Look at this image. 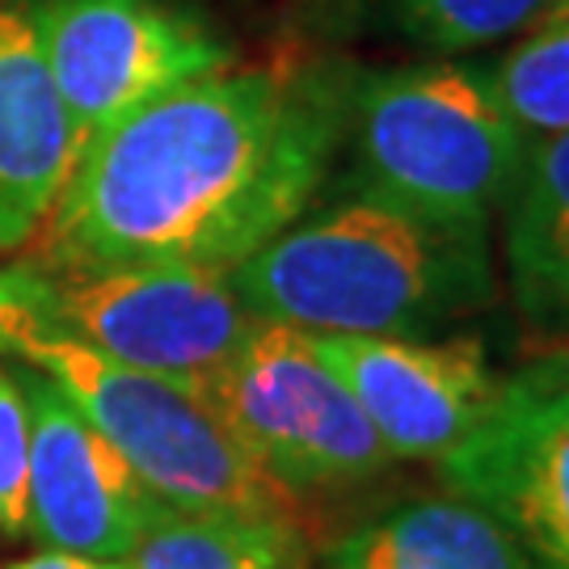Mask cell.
I'll return each instance as SVG.
<instances>
[{
	"label": "cell",
	"mask_w": 569,
	"mask_h": 569,
	"mask_svg": "<svg viewBox=\"0 0 569 569\" xmlns=\"http://www.w3.org/2000/svg\"><path fill=\"white\" fill-rule=\"evenodd\" d=\"M350 68L211 72L84 152L47 216V270L186 266L232 274L326 186Z\"/></svg>",
	"instance_id": "obj_1"
},
{
	"label": "cell",
	"mask_w": 569,
	"mask_h": 569,
	"mask_svg": "<svg viewBox=\"0 0 569 569\" xmlns=\"http://www.w3.org/2000/svg\"><path fill=\"white\" fill-rule=\"evenodd\" d=\"M228 279L258 321L305 333L430 338L493 305L489 224H448L359 190L305 211Z\"/></svg>",
	"instance_id": "obj_2"
},
{
	"label": "cell",
	"mask_w": 569,
	"mask_h": 569,
	"mask_svg": "<svg viewBox=\"0 0 569 569\" xmlns=\"http://www.w3.org/2000/svg\"><path fill=\"white\" fill-rule=\"evenodd\" d=\"M342 143L350 190L448 224H489L531 152L489 63L460 60L350 68Z\"/></svg>",
	"instance_id": "obj_3"
},
{
	"label": "cell",
	"mask_w": 569,
	"mask_h": 569,
	"mask_svg": "<svg viewBox=\"0 0 569 569\" xmlns=\"http://www.w3.org/2000/svg\"><path fill=\"white\" fill-rule=\"evenodd\" d=\"M0 355L30 363L60 388L169 510L296 515V498L253 465L194 392L110 363L13 312H0Z\"/></svg>",
	"instance_id": "obj_4"
},
{
	"label": "cell",
	"mask_w": 569,
	"mask_h": 569,
	"mask_svg": "<svg viewBox=\"0 0 569 569\" xmlns=\"http://www.w3.org/2000/svg\"><path fill=\"white\" fill-rule=\"evenodd\" d=\"M0 312L186 388L199 401L258 321L228 274L186 266H0Z\"/></svg>",
	"instance_id": "obj_5"
},
{
	"label": "cell",
	"mask_w": 569,
	"mask_h": 569,
	"mask_svg": "<svg viewBox=\"0 0 569 569\" xmlns=\"http://www.w3.org/2000/svg\"><path fill=\"white\" fill-rule=\"evenodd\" d=\"M203 406L291 498L371 481L397 465L305 329L253 321Z\"/></svg>",
	"instance_id": "obj_6"
},
{
	"label": "cell",
	"mask_w": 569,
	"mask_h": 569,
	"mask_svg": "<svg viewBox=\"0 0 569 569\" xmlns=\"http://www.w3.org/2000/svg\"><path fill=\"white\" fill-rule=\"evenodd\" d=\"M30 18L77 161L136 110L232 63L228 42L169 0H39Z\"/></svg>",
	"instance_id": "obj_7"
},
{
	"label": "cell",
	"mask_w": 569,
	"mask_h": 569,
	"mask_svg": "<svg viewBox=\"0 0 569 569\" xmlns=\"http://www.w3.org/2000/svg\"><path fill=\"white\" fill-rule=\"evenodd\" d=\"M435 472L489 510L536 569H569V359L502 376L481 430Z\"/></svg>",
	"instance_id": "obj_8"
},
{
	"label": "cell",
	"mask_w": 569,
	"mask_h": 569,
	"mask_svg": "<svg viewBox=\"0 0 569 569\" xmlns=\"http://www.w3.org/2000/svg\"><path fill=\"white\" fill-rule=\"evenodd\" d=\"M321 359L350 388L392 460L439 465L498 406L502 376L477 338H363L312 333Z\"/></svg>",
	"instance_id": "obj_9"
},
{
	"label": "cell",
	"mask_w": 569,
	"mask_h": 569,
	"mask_svg": "<svg viewBox=\"0 0 569 569\" xmlns=\"http://www.w3.org/2000/svg\"><path fill=\"white\" fill-rule=\"evenodd\" d=\"M18 385L30 409V536L47 549L127 561L169 507L51 380L18 371Z\"/></svg>",
	"instance_id": "obj_10"
},
{
	"label": "cell",
	"mask_w": 569,
	"mask_h": 569,
	"mask_svg": "<svg viewBox=\"0 0 569 569\" xmlns=\"http://www.w3.org/2000/svg\"><path fill=\"white\" fill-rule=\"evenodd\" d=\"M77 169L72 127L30 9L0 4V253L30 241Z\"/></svg>",
	"instance_id": "obj_11"
},
{
	"label": "cell",
	"mask_w": 569,
	"mask_h": 569,
	"mask_svg": "<svg viewBox=\"0 0 569 569\" xmlns=\"http://www.w3.org/2000/svg\"><path fill=\"white\" fill-rule=\"evenodd\" d=\"M317 569H536L489 510L460 493L409 498L333 536Z\"/></svg>",
	"instance_id": "obj_12"
},
{
	"label": "cell",
	"mask_w": 569,
	"mask_h": 569,
	"mask_svg": "<svg viewBox=\"0 0 569 569\" xmlns=\"http://www.w3.org/2000/svg\"><path fill=\"white\" fill-rule=\"evenodd\" d=\"M507 274L519 317L569 338V131L531 140L507 199Z\"/></svg>",
	"instance_id": "obj_13"
},
{
	"label": "cell",
	"mask_w": 569,
	"mask_h": 569,
	"mask_svg": "<svg viewBox=\"0 0 569 569\" xmlns=\"http://www.w3.org/2000/svg\"><path fill=\"white\" fill-rule=\"evenodd\" d=\"M300 515H182L169 510L122 569H308Z\"/></svg>",
	"instance_id": "obj_14"
},
{
	"label": "cell",
	"mask_w": 569,
	"mask_h": 569,
	"mask_svg": "<svg viewBox=\"0 0 569 569\" xmlns=\"http://www.w3.org/2000/svg\"><path fill=\"white\" fill-rule=\"evenodd\" d=\"M489 81L531 140L569 131V0H557L489 63Z\"/></svg>",
	"instance_id": "obj_15"
},
{
	"label": "cell",
	"mask_w": 569,
	"mask_h": 569,
	"mask_svg": "<svg viewBox=\"0 0 569 569\" xmlns=\"http://www.w3.org/2000/svg\"><path fill=\"white\" fill-rule=\"evenodd\" d=\"M557 0H380L388 26L409 42L460 56L528 34Z\"/></svg>",
	"instance_id": "obj_16"
},
{
	"label": "cell",
	"mask_w": 569,
	"mask_h": 569,
	"mask_svg": "<svg viewBox=\"0 0 569 569\" xmlns=\"http://www.w3.org/2000/svg\"><path fill=\"white\" fill-rule=\"evenodd\" d=\"M0 536H30V409L9 367H0Z\"/></svg>",
	"instance_id": "obj_17"
},
{
	"label": "cell",
	"mask_w": 569,
	"mask_h": 569,
	"mask_svg": "<svg viewBox=\"0 0 569 569\" xmlns=\"http://www.w3.org/2000/svg\"><path fill=\"white\" fill-rule=\"evenodd\" d=\"M13 569H122V561H98V557H81V552L42 549L39 557H26Z\"/></svg>",
	"instance_id": "obj_18"
}]
</instances>
